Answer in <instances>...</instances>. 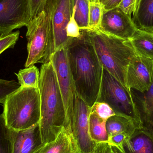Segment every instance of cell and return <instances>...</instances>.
Wrapping results in <instances>:
<instances>
[{"label": "cell", "instance_id": "cell-30", "mask_svg": "<svg viewBox=\"0 0 153 153\" xmlns=\"http://www.w3.org/2000/svg\"><path fill=\"white\" fill-rule=\"evenodd\" d=\"M30 20L44 10L47 0H28Z\"/></svg>", "mask_w": 153, "mask_h": 153}, {"label": "cell", "instance_id": "cell-22", "mask_svg": "<svg viewBox=\"0 0 153 153\" xmlns=\"http://www.w3.org/2000/svg\"><path fill=\"white\" fill-rule=\"evenodd\" d=\"M15 74L22 87L38 88L39 72L35 65L21 70L18 74Z\"/></svg>", "mask_w": 153, "mask_h": 153}, {"label": "cell", "instance_id": "cell-7", "mask_svg": "<svg viewBox=\"0 0 153 153\" xmlns=\"http://www.w3.org/2000/svg\"><path fill=\"white\" fill-rule=\"evenodd\" d=\"M50 61L54 68L63 100L67 125L73 117L77 98L69 64L67 45L55 51Z\"/></svg>", "mask_w": 153, "mask_h": 153}, {"label": "cell", "instance_id": "cell-17", "mask_svg": "<svg viewBox=\"0 0 153 153\" xmlns=\"http://www.w3.org/2000/svg\"><path fill=\"white\" fill-rule=\"evenodd\" d=\"M140 125L132 118L125 115L116 114L106 120V128L109 138L121 133L129 136L132 134Z\"/></svg>", "mask_w": 153, "mask_h": 153}, {"label": "cell", "instance_id": "cell-12", "mask_svg": "<svg viewBox=\"0 0 153 153\" xmlns=\"http://www.w3.org/2000/svg\"><path fill=\"white\" fill-rule=\"evenodd\" d=\"M127 83L132 91H148L153 84V60L136 55L132 58L127 71Z\"/></svg>", "mask_w": 153, "mask_h": 153}, {"label": "cell", "instance_id": "cell-26", "mask_svg": "<svg viewBox=\"0 0 153 153\" xmlns=\"http://www.w3.org/2000/svg\"><path fill=\"white\" fill-rule=\"evenodd\" d=\"M91 111H94L99 117L105 120L116 114L108 104L100 102H96L92 106Z\"/></svg>", "mask_w": 153, "mask_h": 153}, {"label": "cell", "instance_id": "cell-34", "mask_svg": "<svg viewBox=\"0 0 153 153\" xmlns=\"http://www.w3.org/2000/svg\"><path fill=\"white\" fill-rule=\"evenodd\" d=\"M90 3L99 2V0H88Z\"/></svg>", "mask_w": 153, "mask_h": 153}, {"label": "cell", "instance_id": "cell-3", "mask_svg": "<svg viewBox=\"0 0 153 153\" xmlns=\"http://www.w3.org/2000/svg\"><path fill=\"white\" fill-rule=\"evenodd\" d=\"M92 44L103 68L133 95L127 83V71L135 53L129 40L106 34L99 30L80 29Z\"/></svg>", "mask_w": 153, "mask_h": 153}, {"label": "cell", "instance_id": "cell-24", "mask_svg": "<svg viewBox=\"0 0 153 153\" xmlns=\"http://www.w3.org/2000/svg\"><path fill=\"white\" fill-rule=\"evenodd\" d=\"M104 10V7L100 3H90L89 13L90 29L100 30Z\"/></svg>", "mask_w": 153, "mask_h": 153}, {"label": "cell", "instance_id": "cell-10", "mask_svg": "<svg viewBox=\"0 0 153 153\" xmlns=\"http://www.w3.org/2000/svg\"><path fill=\"white\" fill-rule=\"evenodd\" d=\"M45 8L49 13L55 51L67 45L71 39L66 34L71 16V0H47Z\"/></svg>", "mask_w": 153, "mask_h": 153}, {"label": "cell", "instance_id": "cell-25", "mask_svg": "<svg viewBox=\"0 0 153 153\" xmlns=\"http://www.w3.org/2000/svg\"><path fill=\"white\" fill-rule=\"evenodd\" d=\"M20 87L16 81L0 79V103L4 104L7 97Z\"/></svg>", "mask_w": 153, "mask_h": 153}, {"label": "cell", "instance_id": "cell-13", "mask_svg": "<svg viewBox=\"0 0 153 153\" xmlns=\"http://www.w3.org/2000/svg\"><path fill=\"white\" fill-rule=\"evenodd\" d=\"M12 153H38L45 145L39 124L25 130H12Z\"/></svg>", "mask_w": 153, "mask_h": 153}, {"label": "cell", "instance_id": "cell-20", "mask_svg": "<svg viewBox=\"0 0 153 153\" xmlns=\"http://www.w3.org/2000/svg\"><path fill=\"white\" fill-rule=\"evenodd\" d=\"M106 120L91 111L89 117V134L91 139L97 143H108L109 137L106 130Z\"/></svg>", "mask_w": 153, "mask_h": 153}, {"label": "cell", "instance_id": "cell-29", "mask_svg": "<svg viewBox=\"0 0 153 153\" xmlns=\"http://www.w3.org/2000/svg\"><path fill=\"white\" fill-rule=\"evenodd\" d=\"M66 34L67 36L70 38H78L81 35L80 27L74 19L73 12L71 13V19L66 27Z\"/></svg>", "mask_w": 153, "mask_h": 153}, {"label": "cell", "instance_id": "cell-5", "mask_svg": "<svg viewBox=\"0 0 153 153\" xmlns=\"http://www.w3.org/2000/svg\"><path fill=\"white\" fill-rule=\"evenodd\" d=\"M27 27L28 56L25 67L50 61L54 50L49 13L45 8L30 21Z\"/></svg>", "mask_w": 153, "mask_h": 153}, {"label": "cell", "instance_id": "cell-32", "mask_svg": "<svg viewBox=\"0 0 153 153\" xmlns=\"http://www.w3.org/2000/svg\"><path fill=\"white\" fill-rule=\"evenodd\" d=\"M92 153H117L107 143H98Z\"/></svg>", "mask_w": 153, "mask_h": 153}, {"label": "cell", "instance_id": "cell-6", "mask_svg": "<svg viewBox=\"0 0 153 153\" xmlns=\"http://www.w3.org/2000/svg\"><path fill=\"white\" fill-rule=\"evenodd\" d=\"M97 102L107 103L116 114L132 118L140 126L139 111L133 95L129 94L125 87L103 68Z\"/></svg>", "mask_w": 153, "mask_h": 153}, {"label": "cell", "instance_id": "cell-4", "mask_svg": "<svg viewBox=\"0 0 153 153\" xmlns=\"http://www.w3.org/2000/svg\"><path fill=\"white\" fill-rule=\"evenodd\" d=\"M3 106L6 125L12 130H25L39 124L41 101L38 88L21 86L7 97Z\"/></svg>", "mask_w": 153, "mask_h": 153}, {"label": "cell", "instance_id": "cell-19", "mask_svg": "<svg viewBox=\"0 0 153 153\" xmlns=\"http://www.w3.org/2000/svg\"><path fill=\"white\" fill-rule=\"evenodd\" d=\"M129 41L136 55L153 60V33L137 29Z\"/></svg>", "mask_w": 153, "mask_h": 153}, {"label": "cell", "instance_id": "cell-31", "mask_svg": "<svg viewBox=\"0 0 153 153\" xmlns=\"http://www.w3.org/2000/svg\"><path fill=\"white\" fill-rule=\"evenodd\" d=\"M138 0H121L117 6L124 13L131 17L136 9Z\"/></svg>", "mask_w": 153, "mask_h": 153}, {"label": "cell", "instance_id": "cell-14", "mask_svg": "<svg viewBox=\"0 0 153 153\" xmlns=\"http://www.w3.org/2000/svg\"><path fill=\"white\" fill-rule=\"evenodd\" d=\"M114 149L117 153H153V134L139 127L126 139L122 151Z\"/></svg>", "mask_w": 153, "mask_h": 153}, {"label": "cell", "instance_id": "cell-9", "mask_svg": "<svg viewBox=\"0 0 153 153\" xmlns=\"http://www.w3.org/2000/svg\"><path fill=\"white\" fill-rule=\"evenodd\" d=\"M30 20L28 0H0V36L27 27Z\"/></svg>", "mask_w": 153, "mask_h": 153}, {"label": "cell", "instance_id": "cell-33", "mask_svg": "<svg viewBox=\"0 0 153 153\" xmlns=\"http://www.w3.org/2000/svg\"><path fill=\"white\" fill-rule=\"evenodd\" d=\"M121 0H99V2L103 5L105 10H110L118 6Z\"/></svg>", "mask_w": 153, "mask_h": 153}, {"label": "cell", "instance_id": "cell-15", "mask_svg": "<svg viewBox=\"0 0 153 153\" xmlns=\"http://www.w3.org/2000/svg\"><path fill=\"white\" fill-rule=\"evenodd\" d=\"M38 153H78L70 130L64 128L53 141L45 144Z\"/></svg>", "mask_w": 153, "mask_h": 153}, {"label": "cell", "instance_id": "cell-16", "mask_svg": "<svg viewBox=\"0 0 153 153\" xmlns=\"http://www.w3.org/2000/svg\"><path fill=\"white\" fill-rule=\"evenodd\" d=\"M132 19L137 29L153 33V0H138Z\"/></svg>", "mask_w": 153, "mask_h": 153}, {"label": "cell", "instance_id": "cell-27", "mask_svg": "<svg viewBox=\"0 0 153 153\" xmlns=\"http://www.w3.org/2000/svg\"><path fill=\"white\" fill-rule=\"evenodd\" d=\"M19 35V31L18 30L7 36H0V54L8 48H14Z\"/></svg>", "mask_w": 153, "mask_h": 153}, {"label": "cell", "instance_id": "cell-18", "mask_svg": "<svg viewBox=\"0 0 153 153\" xmlns=\"http://www.w3.org/2000/svg\"><path fill=\"white\" fill-rule=\"evenodd\" d=\"M135 102L140 116V126L153 134V84Z\"/></svg>", "mask_w": 153, "mask_h": 153}, {"label": "cell", "instance_id": "cell-28", "mask_svg": "<svg viewBox=\"0 0 153 153\" xmlns=\"http://www.w3.org/2000/svg\"><path fill=\"white\" fill-rule=\"evenodd\" d=\"M129 137L125 133H120L114 135L109 138L108 143L114 149L118 151H121L125 141Z\"/></svg>", "mask_w": 153, "mask_h": 153}, {"label": "cell", "instance_id": "cell-11", "mask_svg": "<svg viewBox=\"0 0 153 153\" xmlns=\"http://www.w3.org/2000/svg\"><path fill=\"white\" fill-rule=\"evenodd\" d=\"M132 18L118 7L103 11L100 30L106 34L129 40L136 31Z\"/></svg>", "mask_w": 153, "mask_h": 153}, {"label": "cell", "instance_id": "cell-1", "mask_svg": "<svg viewBox=\"0 0 153 153\" xmlns=\"http://www.w3.org/2000/svg\"><path fill=\"white\" fill-rule=\"evenodd\" d=\"M80 30L81 36L67 44L68 58L77 96L91 108L99 97L103 67L92 44Z\"/></svg>", "mask_w": 153, "mask_h": 153}, {"label": "cell", "instance_id": "cell-21", "mask_svg": "<svg viewBox=\"0 0 153 153\" xmlns=\"http://www.w3.org/2000/svg\"><path fill=\"white\" fill-rule=\"evenodd\" d=\"M71 13H74V19L80 29H90L89 25V5L88 0H71Z\"/></svg>", "mask_w": 153, "mask_h": 153}, {"label": "cell", "instance_id": "cell-23", "mask_svg": "<svg viewBox=\"0 0 153 153\" xmlns=\"http://www.w3.org/2000/svg\"><path fill=\"white\" fill-rule=\"evenodd\" d=\"M12 129L6 125L3 113L0 114V153H12Z\"/></svg>", "mask_w": 153, "mask_h": 153}, {"label": "cell", "instance_id": "cell-2", "mask_svg": "<svg viewBox=\"0 0 153 153\" xmlns=\"http://www.w3.org/2000/svg\"><path fill=\"white\" fill-rule=\"evenodd\" d=\"M38 88L41 101L39 128L45 144L55 140L67 126L63 100L51 61L40 68Z\"/></svg>", "mask_w": 153, "mask_h": 153}, {"label": "cell", "instance_id": "cell-8", "mask_svg": "<svg viewBox=\"0 0 153 153\" xmlns=\"http://www.w3.org/2000/svg\"><path fill=\"white\" fill-rule=\"evenodd\" d=\"M91 107L77 96L74 115L67 124L78 153H92L97 143L89 134V117Z\"/></svg>", "mask_w": 153, "mask_h": 153}]
</instances>
